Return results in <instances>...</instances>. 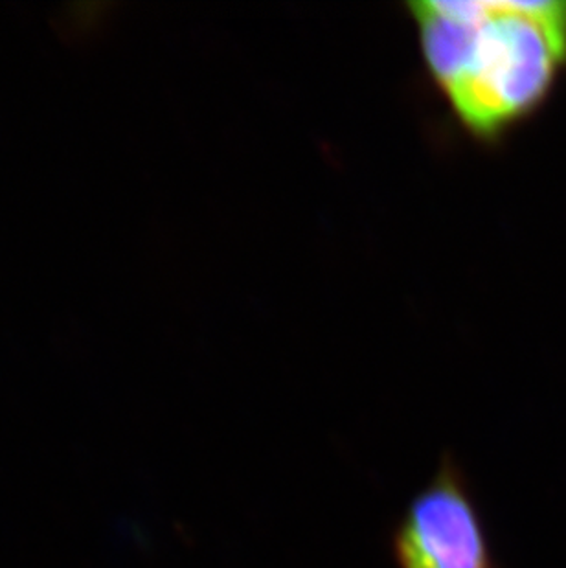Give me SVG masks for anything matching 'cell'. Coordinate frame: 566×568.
<instances>
[{
    "mask_svg": "<svg viewBox=\"0 0 566 568\" xmlns=\"http://www.w3.org/2000/svg\"><path fill=\"white\" fill-rule=\"evenodd\" d=\"M408 16L434 87L476 139L532 113L566 58V2L422 0Z\"/></svg>",
    "mask_w": 566,
    "mask_h": 568,
    "instance_id": "1",
    "label": "cell"
},
{
    "mask_svg": "<svg viewBox=\"0 0 566 568\" xmlns=\"http://www.w3.org/2000/svg\"><path fill=\"white\" fill-rule=\"evenodd\" d=\"M391 554L396 568H503L456 456H442L408 500L392 528Z\"/></svg>",
    "mask_w": 566,
    "mask_h": 568,
    "instance_id": "2",
    "label": "cell"
}]
</instances>
